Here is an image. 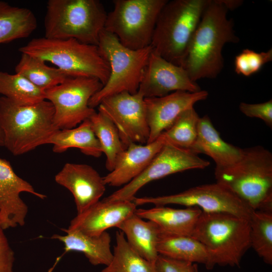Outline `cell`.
Listing matches in <instances>:
<instances>
[{"label": "cell", "mask_w": 272, "mask_h": 272, "mask_svg": "<svg viewBox=\"0 0 272 272\" xmlns=\"http://www.w3.org/2000/svg\"><path fill=\"white\" fill-rule=\"evenodd\" d=\"M190 150L196 154H204L210 157L216 163L215 169L225 168L235 164L243 154V149L221 138L207 115L199 118L196 140Z\"/></svg>", "instance_id": "obj_20"}, {"label": "cell", "mask_w": 272, "mask_h": 272, "mask_svg": "<svg viewBox=\"0 0 272 272\" xmlns=\"http://www.w3.org/2000/svg\"><path fill=\"white\" fill-rule=\"evenodd\" d=\"M19 51L53 64L68 77L93 78L103 85L109 77V64L98 46L75 39L35 38Z\"/></svg>", "instance_id": "obj_5"}, {"label": "cell", "mask_w": 272, "mask_h": 272, "mask_svg": "<svg viewBox=\"0 0 272 272\" xmlns=\"http://www.w3.org/2000/svg\"><path fill=\"white\" fill-rule=\"evenodd\" d=\"M137 206L132 201L99 200L71 220L68 231L97 235L111 227H117L134 214Z\"/></svg>", "instance_id": "obj_18"}, {"label": "cell", "mask_w": 272, "mask_h": 272, "mask_svg": "<svg viewBox=\"0 0 272 272\" xmlns=\"http://www.w3.org/2000/svg\"><path fill=\"white\" fill-rule=\"evenodd\" d=\"M54 180L72 193L77 214L100 200L106 188L103 177L92 166L85 164L65 163Z\"/></svg>", "instance_id": "obj_17"}, {"label": "cell", "mask_w": 272, "mask_h": 272, "mask_svg": "<svg viewBox=\"0 0 272 272\" xmlns=\"http://www.w3.org/2000/svg\"><path fill=\"white\" fill-rule=\"evenodd\" d=\"M207 91L196 92L178 91L160 97L146 98L145 103L149 137L147 143L155 141L173 124L185 110L206 100Z\"/></svg>", "instance_id": "obj_16"}, {"label": "cell", "mask_w": 272, "mask_h": 272, "mask_svg": "<svg viewBox=\"0 0 272 272\" xmlns=\"http://www.w3.org/2000/svg\"><path fill=\"white\" fill-rule=\"evenodd\" d=\"M200 90L182 66L169 62L152 50L138 91L145 98L163 97L178 91Z\"/></svg>", "instance_id": "obj_14"}, {"label": "cell", "mask_w": 272, "mask_h": 272, "mask_svg": "<svg viewBox=\"0 0 272 272\" xmlns=\"http://www.w3.org/2000/svg\"><path fill=\"white\" fill-rule=\"evenodd\" d=\"M48 144L53 145L52 150L57 153H63L73 148L80 149L87 156L96 158L100 157L103 153L89 119L78 127L57 130Z\"/></svg>", "instance_id": "obj_25"}, {"label": "cell", "mask_w": 272, "mask_h": 272, "mask_svg": "<svg viewBox=\"0 0 272 272\" xmlns=\"http://www.w3.org/2000/svg\"><path fill=\"white\" fill-rule=\"evenodd\" d=\"M250 246L264 262L272 264V212L254 210L250 220Z\"/></svg>", "instance_id": "obj_31"}, {"label": "cell", "mask_w": 272, "mask_h": 272, "mask_svg": "<svg viewBox=\"0 0 272 272\" xmlns=\"http://www.w3.org/2000/svg\"><path fill=\"white\" fill-rule=\"evenodd\" d=\"M0 94L22 105L33 104L45 100V91L23 76L0 71Z\"/></svg>", "instance_id": "obj_30"}, {"label": "cell", "mask_w": 272, "mask_h": 272, "mask_svg": "<svg viewBox=\"0 0 272 272\" xmlns=\"http://www.w3.org/2000/svg\"><path fill=\"white\" fill-rule=\"evenodd\" d=\"M210 162L191 150L165 143L147 168L137 177L103 199L108 201H132L147 183L175 173L206 168Z\"/></svg>", "instance_id": "obj_12"}, {"label": "cell", "mask_w": 272, "mask_h": 272, "mask_svg": "<svg viewBox=\"0 0 272 272\" xmlns=\"http://www.w3.org/2000/svg\"><path fill=\"white\" fill-rule=\"evenodd\" d=\"M110 263L101 272H159L155 263L140 256L129 245L123 233L116 231Z\"/></svg>", "instance_id": "obj_28"}, {"label": "cell", "mask_w": 272, "mask_h": 272, "mask_svg": "<svg viewBox=\"0 0 272 272\" xmlns=\"http://www.w3.org/2000/svg\"><path fill=\"white\" fill-rule=\"evenodd\" d=\"M271 60V49L265 52H257L246 48L236 56L235 71L238 75L249 77L258 72L264 64Z\"/></svg>", "instance_id": "obj_33"}, {"label": "cell", "mask_w": 272, "mask_h": 272, "mask_svg": "<svg viewBox=\"0 0 272 272\" xmlns=\"http://www.w3.org/2000/svg\"><path fill=\"white\" fill-rule=\"evenodd\" d=\"M145 98L139 92H123L108 97L98 105L102 113L115 125L126 147L131 143L146 144L149 137Z\"/></svg>", "instance_id": "obj_13"}, {"label": "cell", "mask_w": 272, "mask_h": 272, "mask_svg": "<svg viewBox=\"0 0 272 272\" xmlns=\"http://www.w3.org/2000/svg\"><path fill=\"white\" fill-rule=\"evenodd\" d=\"M209 0L168 1L161 10L150 46L157 54L181 66Z\"/></svg>", "instance_id": "obj_6"}, {"label": "cell", "mask_w": 272, "mask_h": 272, "mask_svg": "<svg viewBox=\"0 0 272 272\" xmlns=\"http://www.w3.org/2000/svg\"><path fill=\"white\" fill-rule=\"evenodd\" d=\"M216 182L227 187L252 210L272 212V153L260 146L243 149L240 160L215 169Z\"/></svg>", "instance_id": "obj_3"}, {"label": "cell", "mask_w": 272, "mask_h": 272, "mask_svg": "<svg viewBox=\"0 0 272 272\" xmlns=\"http://www.w3.org/2000/svg\"><path fill=\"white\" fill-rule=\"evenodd\" d=\"M117 228L123 233L127 242L136 252L155 263L159 255L157 247L161 232L155 223L144 221L134 213Z\"/></svg>", "instance_id": "obj_23"}, {"label": "cell", "mask_w": 272, "mask_h": 272, "mask_svg": "<svg viewBox=\"0 0 272 272\" xmlns=\"http://www.w3.org/2000/svg\"><path fill=\"white\" fill-rule=\"evenodd\" d=\"M196 272H199L198 269L196 270Z\"/></svg>", "instance_id": "obj_39"}, {"label": "cell", "mask_w": 272, "mask_h": 272, "mask_svg": "<svg viewBox=\"0 0 272 272\" xmlns=\"http://www.w3.org/2000/svg\"><path fill=\"white\" fill-rule=\"evenodd\" d=\"M168 0H113L104 29L124 46L138 50L150 46L156 23Z\"/></svg>", "instance_id": "obj_9"}, {"label": "cell", "mask_w": 272, "mask_h": 272, "mask_svg": "<svg viewBox=\"0 0 272 272\" xmlns=\"http://www.w3.org/2000/svg\"><path fill=\"white\" fill-rule=\"evenodd\" d=\"M165 143L160 135L145 145L129 144L119 156L113 169L103 177L105 184L120 186L128 183L147 168Z\"/></svg>", "instance_id": "obj_19"}, {"label": "cell", "mask_w": 272, "mask_h": 272, "mask_svg": "<svg viewBox=\"0 0 272 272\" xmlns=\"http://www.w3.org/2000/svg\"><path fill=\"white\" fill-rule=\"evenodd\" d=\"M202 213L196 207L174 209L165 206H155L149 209H137L135 214L142 219L155 223L161 232L180 235L192 236Z\"/></svg>", "instance_id": "obj_21"}, {"label": "cell", "mask_w": 272, "mask_h": 272, "mask_svg": "<svg viewBox=\"0 0 272 272\" xmlns=\"http://www.w3.org/2000/svg\"><path fill=\"white\" fill-rule=\"evenodd\" d=\"M54 107L44 100L22 105L0 97V123L4 145L14 156H20L37 147L48 144L59 130L54 122Z\"/></svg>", "instance_id": "obj_2"}, {"label": "cell", "mask_w": 272, "mask_h": 272, "mask_svg": "<svg viewBox=\"0 0 272 272\" xmlns=\"http://www.w3.org/2000/svg\"><path fill=\"white\" fill-rule=\"evenodd\" d=\"M4 145V133L0 123V147Z\"/></svg>", "instance_id": "obj_38"}, {"label": "cell", "mask_w": 272, "mask_h": 272, "mask_svg": "<svg viewBox=\"0 0 272 272\" xmlns=\"http://www.w3.org/2000/svg\"><path fill=\"white\" fill-rule=\"evenodd\" d=\"M0 224V272H13L15 253Z\"/></svg>", "instance_id": "obj_36"}, {"label": "cell", "mask_w": 272, "mask_h": 272, "mask_svg": "<svg viewBox=\"0 0 272 272\" xmlns=\"http://www.w3.org/2000/svg\"><path fill=\"white\" fill-rule=\"evenodd\" d=\"M98 79L67 77L62 83L45 91V100L52 104L54 122L58 129L76 127L96 112L90 99L103 87Z\"/></svg>", "instance_id": "obj_10"}, {"label": "cell", "mask_w": 272, "mask_h": 272, "mask_svg": "<svg viewBox=\"0 0 272 272\" xmlns=\"http://www.w3.org/2000/svg\"><path fill=\"white\" fill-rule=\"evenodd\" d=\"M37 26L33 12L0 1V44L29 37Z\"/></svg>", "instance_id": "obj_26"}, {"label": "cell", "mask_w": 272, "mask_h": 272, "mask_svg": "<svg viewBox=\"0 0 272 272\" xmlns=\"http://www.w3.org/2000/svg\"><path fill=\"white\" fill-rule=\"evenodd\" d=\"M89 119L103 153L106 156V168L110 172L113 169L119 156L126 148L115 125L106 115L96 111Z\"/></svg>", "instance_id": "obj_29"}, {"label": "cell", "mask_w": 272, "mask_h": 272, "mask_svg": "<svg viewBox=\"0 0 272 272\" xmlns=\"http://www.w3.org/2000/svg\"><path fill=\"white\" fill-rule=\"evenodd\" d=\"M24 192L41 199L47 197L19 177L7 160L0 158V224L5 230L25 225L28 208L20 197Z\"/></svg>", "instance_id": "obj_15"}, {"label": "cell", "mask_w": 272, "mask_h": 272, "mask_svg": "<svg viewBox=\"0 0 272 272\" xmlns=\"http://www.w3.org/2000/svg\"><path fill=\"white\" fill-rule=\"evenodd\" d=\"M228 11L221 0H209L181 65L194 82L216 78L224 67V46L239 41Z\"/></svg>", "instance_id": "obj_1"}, {"label": "cell", "mask_w": 272, "mask_h": 272, "mask_svg": "<svg viewBox=\"0 0 272 272\" xmlns=\"http://www.w3.org/2000/svg\"><path fill=\"white\" fill-rule=\"evenodd\" d=\"M199 118L193 107L188 108L161 135L166 143L190 150L196 140Z\"/></svg>", "instance_id": "obj_32"}, {"label": "cell", "mask_w": 272, "mask_h": 272, "mask_svg": "<svg viewBox=\"0 0 272 272\" xmlns=\"http://www.w3.org/2000/svg\"><path fill=\"white\" fill-rule=\"evenodd\" d=\"M107 15L98 0H49L44 18V37L73 38L97 46Z\"/></svg>", "instance_id": "obj_7"}, {"label": "cell", "mask_w": 272, "mask_h": 272, "mask_svg": "<svg viewBox=\"0 0 272 272\" xmlns=\"http://www.w3.org/2000/svg\"><path fill=\"white\" fill-rule=\"evenodd\" d=\"M65 235L54 234L51 239L63 243L64 252L78 251L83 253L89 262L95 266L108 265L113 257L110 249L111 237L105 231L97 235H86L78 231L62 229Z\"/></svg>", "instance_id": "obj_22"}, {"label": "cell", "mask_w": 272, "mask_h": 272, "mask_svg": "<svg viewBox=\"0 0 272 272\" xmlns=\"http://www.w3.org/2000/svg\"><path fill=\"white\" fill-rule=\"evenodd\" d=\"M157 249L160 255L193 263H201L210 269V257L206 248L192 236L161 232Z\"/></svg>", "instance_id": "obj_24"}, {"label": "cell", "mask_w": 272, "mask_h": 272, "mask_svg": "<svg viewBox=\"0 0 272 272\" xmlns=\"http://www.w3.org/2000/svg\"><path fill=\"white\" fill-rule=\"evenodd\" d=\"M137 206L152 203L155 206L175 204L196 207L207 213H226L250 220L253 211L225 186L218 183L206 184L184 191L156 197H134Z\"/></svg>", "instance_id": "obj_11"}, {"label": "cell", "mask_w": 272, "mask_h": 272, "mask_svg": "<svg viewBox=\"0 0 272 272\" xmlns=\"http://www.w3.org/2000/svg\"><path fill=\"white\" fill-rule=\"evenodd\" d=\"M97 46L109 64L110 75L106 83L89 102V106L94 109L110 96L123 92L131 94L138 92L152 50L151 46L138 50L128 48L104 29Z\"/></svg>", "instance_id": "obj_8"}, {"label": "cell", "mask_w": 272, "mask_h": 272, "mask_svg": "<svg viewBox=\"0 0 272 272\" xmlns=\"http://www.w3.org/2000/svg\"><path fill=\"white\" fill-rule=\"evenodd\" d=\"M159 272H196V263L177 260L159 254L155 262Z\"/></svg>", "instance_id": "obj_35"}, {"label": "cell", "mask_w": 272, "mask_h": 272, "mask_svg": "<svg viewBox=\"0 0 272 272\" xmlns=\"http://www.w3.org/2000/svg\"><path fill=\"white\" fill-rule=\"evenodd\" d=\"M15 70L16 73L44 91L61 84L69 77L58 68L50 67L40 58L24 53H21Z\"/></svg>", "instance_id": "obj_27"}, {"label": "cell", "mask_w": 272, "mask_h": 272, "mask_svg": "<svg viewBox=\"0 0 272 272\" xmlns=\"http://www.w3.org/2000/svg\"><path fill=\"white\" fill-rule=\"evenodd\" d=\"M240 111L246 116L262 120L269 127H272V100L256 104L241 102Z\"/></svg>", "instance_id": "obj_34"}, {"label": "cell", "mask_w": 272, "mask_h": 272, "mask_svg": "<svg viewBox=\"0 0 272 272\" xmlns=\"http://www.w3.org/2000/svg\"><path fill=\"white\" fill-rule=\"evenodd\" d=\"M221 1L228 10L235 9L240 6L242 3V1H241L221 0Z\"/></svg>", "instance_id": "obj_37"}, {"label": "cell", "mask_w": 272, "mask_h": 272, "mask_svg": "<svg viewBox=\"0 0 272 272\" xmlns=\"http://www.w3.org/2000/svg\"><path fill=\"white\" fill-rule=\"evenodd\" d=\"M249 220L226 213L202 212L192 236L201 242L216 265L239 266L251 247Z\"/></svg>", "instance_id": "obj_4"}]
</instances>
